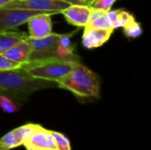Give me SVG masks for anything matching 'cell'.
<instances>
[{
  "label": "cell",
  "mask_w": 151,
  "mask_h": 150,
  "mask_svg": "<svg viewBox=\"0 0 151 150\" xmlns=\"http://www.w3.org/2000/svg\"><path fill=\"white\" fill-rule=\"evenodd\" d=\"M61 36L62 34L56 33H51L48 36L40 39H33L28 36L27 39L31 46L29 62L58 58V48L60 44Z\"/></svg>",
  "instance_id": "cell-4"
},
{
  "label": "cell",
  "mask_w": 151,
  "mask_h": 150,
  "mask_svg": "<svg viewBox=\"0 0 151 150\" xmlns=\"http://www.w3.org/2000/svg\"><path fill=\"white\" fill-rule=\"evenodd\" d=\"M116 1L117 0H95L89 6L92 10L109 11Z\"/></svg>",
  "instance_id": "cell-20"
},
{
  "label": "cell",
  "mask_w": 151,
  "mask_h": 150,
  "mask_svg": "<svg viewBox=\"0 0 151 150\" xmlns=\"http://www.w3.org/2000/svg\"><path fill=\"white\" fill-rule=\"evenodd\" d=\"M90 12V6L86 4H71L61 11L66 21L75 27H85L88 21Z\"/></svg>",
  "instance_id": "cell-10"
},
{
  "label": "cell",
  "mask_w": 151,
  "mask_h": 150,
  "mask_svg": "<svg viewBox=\"0 0 151 150\" xmlns=\"http://www.w3.org/2000/svg\"><path fill=\"white\" fill-rule=\"evenodd\" d=\"M56 86L54 81L34 78L21 66L0 71V95L19 103L27 101L35 91Z\"/></svg>",
  "instance_id": "cell-1"
},
{
  "label": "cell",
  "mask_w": 151,
  "mask_h": 150,
  "mask_svg": "<svg viewBox=\"0 0 151 150\" xmlns=\"http://www.w3.org/2000/svg\"><path fill=\"white\" fill-rule=\"evenodd\" d=\"M70 5L71 4L60 0H12L1 8H15L61 13L63 10Z\"/></svg>",
  "instance_id": "cell-6"
},
{
  "label": "cell",
  "mask_w": 151,
  "mask_h": 150,
  "mask_svg": "<svg viewBox=\"0 0 151 150\" xmlns=\"http://www.w3.org/2000/svg\"><path fill=\"white\" fill-rule=\"evenodd\" d=\"M123 28L125 35L129 38H136L142 34V26L135 20V19H134L127 25H125Z\"/></svg>",
  "instance_id": "cell-16"
},
{
  "label": "cell",
  "mask_w": 151,
  "mask_h": 150,
  "mask_svg": "<svg viewBox=\"0 0 151 150\" xmlns=\"http://www.w3.org/2000/svg\"><path fill=\"white\" fill-rule=\"evenodd\" d=\"M0 150H4V149H1V148H0Z\"/></svg>",
  "instance_id": "cell-25"
},
{
  "label": "cell",
  "mask_w": 151,
  "mask_h": 150,
  "mask_svg": "<svg viewBox=\"0 0 151 150\" xmlns=\"http://www.w3.org/2000/svg\"><path fill=\"white\" fill-rule=\"evenodd\" d=\"M94 1H95V0H85V3H86L87 5H90Z\"/></svg>",
  "instance_id": "cell-24"
},
{
  "label": "cell",
  "mask_w": 151,
  "mask_h": 150,
  "mask_svg": "<svg viewBox=\"0 0 151 150\" xmlns=\"http://www.w3.org/2000/svg\"><path fill=\"white\" fill-rule=\"evenodd\" d=\"M134 17L129 13L127 11H124L122 9H118V12L116 15V18L114 19V22L112 24L113 29L119 28V27H123L125 25H127L128 22L133 20Z\"/></svg>",
  "instance_id": "cell-15"
},
{
  "label": "cell",
  "mask_w": 151,
  "mask_h": 150,
  "mask_svg": "<svg viewBox=\"0 0 151 150\" xmlns=\"http://www.w3.org/2000/svg\"><path fill=\"white\" fill-rule=\"evenodd\" d=\"M84 33L82 35V44L87 49H95L103 46L109 39L113 29L97 28L93 27L85 26Z\"/></svg>",
  "instance_id": "cell-9"
},
{
  "label": "cell",
  "mask_w": 151,
  "mask_h": 150,
  "mask_svg": "<svg viewBox=\"0 0 151 150\" xmlns=\"http://www.w3.org/2000/svg\"><path fill=\"white\" fill-rule=\"evenodd\" d=\"M86 26L97 27V28H107L113 29L112 23L109 19L108 11H103L99 10H92L88 21ZM114 30V29H113Z\"/></svg>",
  "instance_id": "cell-13"
},
{
  "label": "cell",
  "mask_w": 151,
  "mask_h": 150,
  "mask_svg": "<svg viewBox=\"0 0 151 150\" xmlns=\"http://www.w3.org/2000/svg\"><path fill=\"white\" fill-rule=\"evenodd\" d=\"M30 54H31V46L27 39H25L20 42L17 43L16 45H14L13 47H12L11 49H9L8 50H6L2 55L6 58L17 62L22 65L29 62Z\"/></svg>",
  "instance_id": "cell-11"
},
{
  "label": "cell",
  "mask_w": 151,
  "mask_h": 150,
  "mask_svg": "<svg viewBox=\"0 0 151 150\" xmlns=\"http://www.w3.org/2000/svg\"><path fill=\"white\" fill-rule=\"evenodd\" d=\"M38 14H58L55 11H31L15 8H0V32L17 28L27 23L33 16Z\"/></svg>",
  "instance_id": "cell-5"
},
{
  "label": "cell",
  "mask_w": 151,
  "mask_h": 150,
  "mask_svg": "<svg viewBox=\"0 0 151 150\" xmlns=\"http://www.w3.org/2000/svg\"><path fill=\"white\" fill-rule=\"evenodd\" d=\"M16 140L13 133V131L7 133L2 138H0V148L4 150H9L16 148Z\"/></svg>",
  "instance_id": "cell-19"
},
{
  "label": "cell",
  "mask_w": 151,
  "mask_h": 150,
  "mask_svg": "<svg viewBox=\"0 0 151 150\" xmlns=\"http://www.w3.org/2000/svg\"><path fill=\"white\" fill-rule=\"evenodd\" d=\"M77 61H67L59 58H52L40 61H30L21 65L35 79L58 82L66 75Z\"/></svg>",
  "instance_id": "cell-3"
},
{
  "label": "cell",
  "mask_w": 151,
  "mask_h": 150,
  "mask_svg": "<svg viewBox=\"0 0 151 150\" xmlns=\"http://www.w3.org/2000/svg\"><path fill=\"white\" fill-rule=\"evenodd\" d=\"M10 1H12V0H0V8H1L3 5H4L5 4L9 3Z\"/></svg>",
  "instance_id": "cell-23"
},
{
  "label": "cell",
  "mask_w": 151,
  "mask_h": 150,
  "mask_svg": "<svg viewBox=\"0 0 151 150\" xmlns=\"http://www.w3.org/2000/svg\"><path fill=\"white\" fill-rule=\"evenodd\" d=\"M27 37V33L20 31L8 30L0 32V55Z\"/></svg>",
  "instance_id": "cell-12"
},
{
  "label": "cell",
  "mask_w": 151,
  "mask_h": 150,
  "mask_svg": "<svg viewBox=\"0 0 151 150\" xmlns=\"http://www.w3.org/2000/svg\"><path fill=\"white\" fill-rule=\"evenodd\" d=\"M0 107L6 113H14L19 111V107L5 95H0Z\"/></svg>",
  "instance_id": "cell-18"
},
{
  "label": "cell",
  "mask_w": 151,
  "mask_h": 150,
  "mask_svg": "<svg viewBox=\"0 0 151 150\" xmlns=\"http://www.w3.org/2000/svg\"><path fill=\"white\" fill-rule=\"evenodd\" d=\"M27 150H56V144L51 131L41 126L24 141Z\"/></svg>",
  "instance_id": "cell-7"
},
{
  "label": "cell",
  "mask_w": 151,
  "mask_h": 150,
  "mask_svg": "<svg viewBox=\"0 0 151 150\" xmlns=\"http://www.w3.org/2000/svg\"><path fill=\"white\" fill-rule=\"evenodd\" d=\"M60 1L65 2L69 4H86L85 0H60Z\"/></svg>",
  "instance_id": "cell-22"
},
{
  "label": "cell",
  "mask_w": 151,
  "mask_h": 150,
  "mask_svg": "<svg viewBox=\"0 0 151 150\" xmlns=\"http://www.w3.org/2000/svg\"><path fill=\"white\" fill-rule=\"evenodd\" d=\"M20 66H21L20 64L14 62L12 60H10V59L6 58L5 57H4L3 55H0V71L14 69V68H18Z\"/></svg>",
  "instance_id": "cell-21"
},
{
  "label": "cell",
  "mask_w": 151,
  "mask_h": 150,
  "mask_svg": "<svg viewBox=\"0 0 151 150\" xmlns=\"http://www.w3.org/2000/svg\"><path fill=\"white\" fill-rule=\"evenodd\" d=\"M28 36L33 39H40L48 36L52 32L51 14H38L31 17L27 21Z\"/></svg>",
  "instance_id": "cell-8"
},
{
  "label": "cell",
  "mask_w": 151,
  "mask_h": 150,
  "mask_svg": "<svg viewBox=\"0 0 151 150\" xmlns=\"http://www.w3.org/2000/svg\"><path fill=\"white\" fill-rule=\"evenodd\" d=\"M39 126L40 125L36 124H27L12 130L15 136L17 147L23 145L24 141L39 127Z\"/></svg>",
  "instance_id": "cell-14"
},
{
  "label": "cell",
  "mask_w": 151,
  "mask_h": 150,
  "mask_svg": "<svg viewBox=\"0 0 151 150\" xmlns=\"http://www.w3.org/2000/svg\"><path fill=\"white\" fill-rule=\"evenodd\" d=\"M54 137L56 150H71V144L69 140L63 134L58 132L51 131Z\"/></svg>",
  "instance_id": "cell-17"
},
{
  "label": "cell",
  "mask_w": 151,
  "mask_h": 150,
  "mask_svg": "<svg viewBox=\"0 0 151 150\" xmlns=\"http://www.w3.org/2000/svg\"><path fill=\"white\" fill-rule=\"evenodd\" d=\"M57 87L68 90L80 98H98L100 80L96 73L77 61L72 70L57 82Z\"/></svg>",
  "instance_id": "cell-2"
}]
</instances>
